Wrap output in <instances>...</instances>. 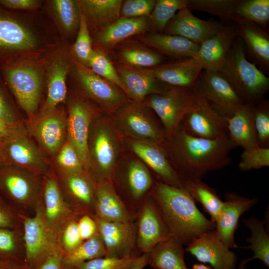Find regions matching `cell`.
<instances>
[{"mask_svg": "<svg viewBox=\"0 0 269 269\" xmlns=\"http://www.w3.org/2000/svg\"><path fill=\"white\" fill-rule=\"evenodd\" d=\"M161 146L173 168L183 182L201 180L209 172L223 168L238 145L229 137L210 140L187 134L179 126Z\"/></svg>", "mask_w": 269, "mask_h": 269, "instance_id": "cell-1", "label": "cell"}, {"mask_svg": "<svg viewBox=\"0 0 269 269\" xmlns=\"http://www.w3.org/2000/svg\"><path fill=\"white\" fill-rule=\"evenodd\" d=\"M150 192L172 237L184 245L215 229V224L200 211L185 188L158 181L153 183Z\"/></svg>", "mask_w": 269, "mask_h": 269, "instance_id": "cell-2", "label": "cell"}, {"mask_svg": "<svg viewBox=\"0 0 269 269\" xmlns=\"http://www.w3.org/2000/svg\"><path fill=\"white\" fill-rule=\"evenodd\" d=\"M220 72L245 103L256 105L269 89V78L249 61L242 40L237 36Z\"/></svg>", "mask_w": 269, "mask_h": 269, "instance_id": "cell-3", "label": "cell"}, {"mask_svg": "<svg viewBox=\"0 0 269 269\" xmlns=\"http://www.w3.org/2000/svg\"><path fill=\"white\" fill-rule=\"evenodd\" d=\"M119 132L107 118L92 122L88 140L89 173L96 183L112 181L121 151Z\"/></svg>", "mask_w": 269, "mask_h": 269, "instance_id": "cell-4", "label": "cell"}, {"mask_svg": "<svg viewBox=\"0 0 269 269\" xmlns=\"http://www.w3.org/2000/svg\"><path fill=\"white\" fill-rule=\"evenodd\" d=\"M200 96L196 88L169 86L165 93L149 95L143 102L156 115L167 137L177 130L183 119L195 107Z\"/></svg>", "mask_w": 269, "mask_h": 269, "instance_id": "cell-5", "label": "cell"}, {"mask_svg": "<svg viewBox=\"0 0 269 269\" xmlns=\"http://www.w3.org/2000/svg\"><path fill=\"white\" fill-rule=\"evenodd\" d=\"M152 112L143 102L133 101L119 109L114 123L119 133L130 139L161 145L166 137L164 130Z\"/></svg>", "mask_w": 269, "mask_h": 269, "instance_id": "cell-6", "label": "cell"}, {"mask_svg": "<svg viewBox=\"0 0 269 269\" xmlns=\"http://www.w3.org/2000/svg\"><path fill=\"white\" fill-rule=\"evenodd\" d=\"M196 89L220 115L228 119L244 102L219 71L203 70Z\"/></svg>", "mask_w": 269, "mask_h": 269, "instance_id": "cell-7", "label": "cell"}, {"mask_svg": "<svg viewBox=\"0 0 269 269\" xmlns=\"http://www.w3.org/2000/svg\"><path fill=\"white\" fill-rule=\"evenodd\" d=\"M136 248L139 254H149L160 242L172 237L157 204L148 195L137 211Z\"/></svg>", "mask_w": 269, "mask_h": 269, "instance_id": "cell-8", "label": "cell"}, {"mask_svg": "<svg viewBox=\"0 0 269 269\" xmlns=\"http://www.w3.org/2000/svg\"><path fill=\"white\" fill-rule=\"evenodd\" d=\"M180 126L187 134L198 138L215 140L229 137L227 118L216 111L201 94Z\"/></svg>", "mask_w": 269, "mask_h": 269, "instance_id": "cell-9", "label": "cell"}, {"mask_svg": "<svg viewBox=\"0 0 269 269\" xmlns=\"http://www.w3.org/2000/svg\"><path fill=\"white\" fill-rule=\"evenodd\" d=\"M23 230L24 264L34 269L50 253L58 248L54 247V236L41 209L38 208L34 216L24 220Z\"/></svg>", "mask_w": 269, "mask_h": 269, "instance_id": "cell-10", "label": "cell"}, {"mask_svg": "<svg viewBox=\"0 0 269 269\" xmlns=\"http://www.w3.org/2000/svg\"><path fill=\"white\" fill-rule=\"evenodd\" d=\"M185 251L214 269H236V254L224 244L215 229L192 240Z\"/></svg>", "mask_w": 269, "mask_h": 269, "instance_id": "cell-11", "label": "cell"}, {"mask_svg": "<svg viewBox=\"0 0 269 269\" xmlns=\"http://www.w3.org/2000/svg\"><path fill=\"white\" fill-rule=\"evenodd\" d=\"M94 219L104 245L106 257L121 258L140 255L135 252L137 251L135 220L130 222H116Z\"/></svg>", "mask_w": 269, "mask_h": 269, "instance_id": "cell-12", "label": "cell"}, {"mask_svg": "<svg viewBox=\"0 0 269 269\" xmlns=\"http://www.w3.org/2000/svg\"><path fill=\"white\" fill-rule=\"evenodd\" d=\"M76 70L83 89L106 112H114L128 103L126 94L114 84L81 64L77 65Z\"/></svg>", "mask_w": 269, "mask_h": 269, "instance_id": "cell-13", "label": "cell"}, {"mask_svg": "<svg viewBox=\"0 0 269 269\" xmlns=\"http://www.w3.org/2000/svg\"><path fill=\"white\" fill-rule=\"evenodd\" d=\"M93 118L92 109L86 103L76 100L70 104L67 118V140L75 148L86 171L89 174L88 140Z\"/></svg>", "mask_w": 269, "mask_h": 269, "instance_id": "cell-14", "label": "cell"}, {"mask_svg": "<svg viewBox=\"0 0 269 269\" xmlns=\"http://www.w3.org/2000/svg\"><path fill=\"white\" fill-rule=\"evenodd\" d=\"M124 86V93L133 101L143 102L148 96L165 93L169 86L160 82L151 68H142L122 63L115 67Z\"/></svg>", "mask_w": 269, "mask_h": 269, "instance_id": "cell-15", "label": "cell"}, {"mask_svg": "<svg viewBox=\"0 0 269 269\" xmlns=\"http://www.w3.org/2000/svg\"><path fill=\"white\" fill-rule=\"evenodd\" d=\"M5 76L18 103L31 117L36 111L40 96V82L37 72L28 67L5 69Z\"/></svg>", "mask_w": 269, "mask_h": 269, "instance_id": "cell-16", "label": "cell"}, {"mask_svg": "<svg viewBox=\"0 0 269 269\" xmlns=\"http://www.w3.org/2000/svg\"><path fill=\"white\" fill-rule=\"evenodd\" d=\"M258 202L256 197H245L234 192L225 194L221 213L216 220L215 230L224 244L230 249L237 247L235 234L241 216Z\"/></svg>", "mask_w": 269, "mask_h": 269, "instance_id": "cell-17", "label": "cell"}, {"mask_svg": "<svg viewBox=\"0 0 269 269\" xmlns=\"http://www.w3.org/2000/svg\"><path fill=\"white\" fill-rule=\"evenodd\" d=\"M224 26L217 21L200 19L185 7L179 10L170 20L163 33L180 36L199 45L219 32Z\"/></svg>", "mask_w": 269, "mask_h": 269, "instance_id": "cell-18", "label": "cell"}, {"mask_svg": "<svg viewBox=\"0 0 269 269\" xmlns=\"http://www.w3.org/2000/svg\"><path fill=\"white\" fill-rule=\"evenodd\" d=\"M67 118L53 111L29 122L28 130L47 154L56 155L67 140Z\"/></svg>", "mask_w": 269, "mask_h": 269, "instance_id": "cell-19", "label": "cell"}, {"mask_svg": "<svg viewBox=\"0 0 269 269\" xmlns=\"http://www.w3.org/2000/svg\"><path fill=\"white\" fill-rule=\"evenodd\" d=\"M131 150L146 163L157 175L160 181L171 186L184 188V183L171 166L161 145L130 139Z\"/></svg>", "mask_w": 269, "mask_h": 269, "instance_id": "cell-20", "label": "cell"}, {"mask_svg": "<svg viewBox=\"0 0 269 269\" xmlns=\"http://www.w3.org/2000/svg\"><path fill=\"white\" fill-rule=\"evenodd\" d=\"M94 212V218L109 222H130L136 218L116 191L112 181L97 183Z\"/></svg>", "mask_w": 269, "mask_h": 269, "instance_id": "cell-21", "label": "cell"}, {"mask_svg": "<svg viewBox=\"0 0 269 269\" xmlns=\"http://www.w3.org/2000/svg\"><path fill=\"white\" fill-rule=\"evenodd\" d=\"M156 78L170 87L195 89L203 67L196 56L151 68Z\"/></svg>", "mask_w": 269, "mask_h": 269, "instance_id": "cell-22", "label": "cell"}, {"mask_svg": "<svg viewBox=\"0 0 269 269\" xmlns=\"http://www.w3.org/2000/svg\"><path fill=\"white\" fill-rule=\"evenodd\" d=\"M3 154L16 166L35 174L46 172L47 164L41 151L28 137V134H21L1 142Z\"/></svg>", "mask_w": 269, "mask_h": 269, "instance_id": "cell-23", "label": "cell"}, {"mask_svg": "<svg viewBox=\"0 0 269 269\" xmlns=\"http://www.w3.org/2000/svg\"><path fill=\"white\" fill-rule=\"evenodd\" d=\"M237 37L235 24L225 25L202 42L196 56L203 70L220 71Z\"/></svg>", "mask_w": 269, "mask_h": 269, "instance_id": "cell-24", "label": "cell"}, {"mask_svg": "<svg viewBox=\"0 0 269 269\" xmlns=\"http://www.w3.org/2000/svg\"><path fill=\"white\" fill-rule=\"evenodd\" d=\"M237 36L243 42L246 54L265 74L269 70V35L259 25L246 20L236 22Z\"/></svg>", "mask_w": 269, "mask_h": 269, "instance_id": "cell-25", "label": "cell"}, {"mask_svg": "<svg viewBox=\"0 0 269 269\" xmlns=\"http://www.w3.org/2000/svg\"><path fill=\"white\" fill-rule=\"evenodd\" d=\"M151 27L149 16L120 17L102 29L97 37V41L102 47L110 49L122 41L142 33Z\"/></svg>", "mask_w": 269, "mask_h": 269, "instance_id": "cell-26", "label": "cell"}, {"mask_svg": "<svg viewBox=\"0 0 269 269\" xmlns=\"http://www.w3.org/2000/svg\"><path fill=\"white\" fill-rule=\"evenodd\" d=\"M255 105L244 103L227 119L229 138L244 149L259 146L254 123Z\"/></svg>", "mask_w": 269, "mask_h": 269, "instance_id": "cell-27", "label": "cell"}, {"mask_svg": "<svg viewBox=\"0 0 269 269\" xmlns=\"http://www.w3.org/2000/svg\"><path fill=\"white\" fill-rule=\"evenodd\" d=\"M144 40L161 55L181 60L196 56L199 45L183 37L153 31Z\"/></svg>", "mask_w": 269, "mask_h": 269, "instance_id": "cell-28", "label": "cell"}, {"mask_svg": "<svg viewBox=\"0 0 269 269\" xmlns=\"http://www.w3.org/2000/svg\"><path fill=\"white\" fill-rule=\"evenodd\" d=\"M87 172L66 174L65 184L74 201L76 215H93L97 183L94 182ZM91 216V215H90Z\"/></svg>", "mask_w": 269, "mask_h": 269, "instance_id": "cell-29", "label": "cell"}, {"mask_svg": "<svg viewBox=\"0 0 269 269\" xmlns=\"http://www.w3.org/2000/svg\"><path fill=\"white\" fill-rule=\"evenodd\" d=\"M2 178L4 187L16 201L24 205L33 202L39 194L36 174L16 166L9 169Z\"/></svg>", "mask_w": 269, "mask_h": 269, "instance_id": "cell-30", "label": "cell"}, {"mask_svg": "<svg viewBox=\"0 0 269 269\" xmlns=\"http://www.w3.org/2000/svg\"><path fill=\"white\" fill-rule=\"evenodd\" d=\"M183 246L172 237L160 242L148 254V265L153 269H188Z\"/></svg>", "mask_w": 269, "mask_h": 269, "instance_id": "cell-31", "label": "cell"}, {"mask_svg": "<svg viewBox=\"0 0 269 269\" xmlns=\"http://www.w3.org/2000/svg\"><path fill=\"white\" fill-rule=\"evenodd\" d=\"M45 219L51 227H55L61 222L66 223L76 218V214L67 206L55 179L52 177L46 178L44 185Z\"/></svg>", "mask_w": 269, "mask_h": 269, "instance_id": "cell-32", "label": "cell"}, {"mask_svg": "<svg viewBox=\"0 0 269 269\" xmlns=\"http://www.w3.org/2000/svg\"><path fill=\"white\" fill-rule=\"evenodd\" d=\"M35 40L26 28L10 17L0 13V51L27 49Z\"/></svg>", "mask_w": 269, "mask_h": 269, "instance_id": "cell-33", "label": "cell"}, {"mask_svg": "<svg viewBox=\"0 0 269 269\" xmlns=\"http://www.w3.org/2000/svg\"><path fill=\"white\" fill-rule=\"evenodd\" d=\"M125 178L132 201L141 205L142 199L150 191L154 183L148 168L140 161L133 160L128 165Z\"/></svg>", "mask_w": 269, "mask_h": 269, "instance_id": "cell-34", "label": "cell"}, {"mask_svg": "<svg viewBox=\"0 0 269 269\" xmlns=\"http://www.w3.org/2000/svg\"><path fill=\"white\" fill-rule=\"evenodd\" d=\"M184 187L195 202L202 205L204 211L210 216V220L215 223L223 205V201L216 190L202 180L184 182Z\"/></svg>", "mask_w": 269, "mask_h": 269, "instance_id": "cell-35", "label": "cell"}, {"mask_svg": "<svg viewBox=\"0 0 269 269\" xmlns=\"http://www.w3.org/2000/svg\"><path fill=\"white\" fill-rule=\"evenodd\" d=\"M106 255V251L102 238L98 233L84 241L80 245L71 252L64 254L62 269H74L80 264Z\"/></svg>", "mask_w": 269, "mask_h": 269, "instance_id": "cell-36", "label": "cell"}, {"mask_svg": "<svg viewBox=\"0 0 269 269\" xmlns=\"http://www.w3.org/2000/svg\"><path fill=\"white\" fill-rule=\"evenodd\" d=\"M243 222L251 232V236L247 239L249 245L245 247L253 252V256L249 258V260H260L269 268V236L264 223L254 216L244 219Z\"/></svg>", "mask_w": 269, "mask_h": 269, "instance_id": "cell-37", "label": "cell"}, {"mask_svg": "<svg viewBox=\"0 0 269 269\" xmlns=\"http://www.w3.org/2000/svg\"><path fill=\"white\" fill-rule=\"evenodd\" d=\"M253 22L267 31L269 23V0H238L234 19Z\"/></svg>", "mask_w": 269, "mask_h": 269, "instance_id": "cell-38", "label": "cell"}, {"mask_svg": "<svg viewBox=\"0 0 269 269\" xmlns=\"http://www.w3.org/2000/svg\"><path fill=\"white\" fill-rule=\"evenodd\" d=\"M122 0H86L83 8L102 28L120 17Z\"/></svg>", "mask_w": 269, "mask_h": 269, "instance_id": "cell-39", "label": "cell"}, {"mask_svg": "<svg viewBox=\"0 0 269 269\" xmlns=\"http://www.w3.org/2000/svg\"><path fill=\"white\" fill-rule=\"evenodd\" d=\"M67 65L62 61H57L53 65L49 79L44 114L53 111L57 105L64 100L67 92Z\"/></svg>", "mask_w": 269, "mask_h": 269, "instance_id": "cell-40", "label": "cell"}, {"mask_svg": "<svg viewBox=\"0 0 269 269\" xmlns=\"http://www.w3.org/2000/svg\"><path fill=\"white\" fill-rule=\"evenodd\" d=\"M121 63L133 67L149 68L164 63V56L148 48L133 46L126 47L120 53Z\"/></svg>", "mask_w": 269, "mask_h": 269, "instance_id": "cell-41", "label": "cell"}, {"mask_svg": "<svg viewBox=\"0 0 269 269\" xmlns=\"http://www.w3.org/2000/svg\"><path fill=\"white\" fill-rule=\"evenodd\" d=\"M188 0H157L150 18L155 32L163 33L170 20L180 9L187 7Z\"/></svg>", "mask_w": 269, "mask_h": 269, "instance_id": "cell-42", "label": "cell"}, {"mask_svg": "<svg viewBox=\"0 0 269 269\" xmlns=\"http://www.w3.org/2000/svg\"><path fill=\"white\" fill-rule=\"evenodd\" d=\"M238 0H188L187 7L208 13L224 20L234 19V10Z\"/></svg>", "mask_w": 269, "mask_h": 269, "instance_id": "cell-43", "label": "cell"}, {"mask_svg": "<svg viewBox=\"0 0 269 269\" xmlns=\"http://www.w3.org/2000/svg\"><path fill=\"white\" fill-rule=\"evenodd\" d=\"M88 64L95 74L114 84L124 93L121 79L106 53L98 49H93Z\"/></svg>", "mask_w": 269, "mask_h": 269, "instance_id": "cell-44", "label": "cell"}, {"mask_svg": "<svg viewBox=\"0 0 269 269\" xmlns=\"http://www.w3.org/2000/svg\"><path fill=\"white\" fill-rule=\"evenodd\" d=\"M53 7L63 26L68 31L79 26L81 11L78 2L72 0H55Z\"/></svg>", "mask_w": 269, "mask_h": 269, "instance_id": "cell-45", "label": "cell"}, {"mask_svg": "<svg viewBox=\"0 0 269 269\" xmlns=\"http://www.w3.org/2000/svg\"><path fill=\"white\" fill-rule=\"evenodd\" d=\"M254 123L258 145L269 147V101L263 99L255 105Z\"/></svg>", "mask_w": 269, "mask_h": 269, "instance_id": "cell-46", "label": "cell"}, {"mask_svg": "<svg viewBox=\"0 0 269 269\" xmlns=\"http://www.w3.org/2000/svg\"><path fill=\"white\" fill-rule=\"evenodd\" d=\"M56 158L57 165L66 174L87 172L77 151L67 140L56 154Z\"/></svg>", "mask_w": 269, "mask_h": 269, "instance_id": "cell-47", "label": "cell"}, {"mask_svg": "<svg viewBox=\"0 0 269 269\" xmlns=\"http://www.w3.org/2000/svg\"><path fill=\"white\" fill-rule=\"evenodd\" d=\"M269 166V147L256 146L244 149L238 164L244 171L259 169Z\"/></svg>", "mask_w": 269, "mask_h": 269, "instance_id": "cell-48", "label": "cell"}, {"mask_svg": "<svg viewBox=\"0 0 269 269\" xmlns=\"http://www.w3.org/2000/svg\"><path fill=\"white\" fill-rule=\"evenodd\" d=\"M138 257L130 256L119 258L104 256L85 262L74 269H132Z\"/></svg>", "mask_w": 269, "mask_h": 269, "instance_id": "cell-49", "label": "cell"}, {"mask_svg": "<svg viewBox=\"0 0 269 269\" xmlns=\"http://www.w3.org/2000/svg\"><path fill=\"white\" fill-rule=\"evenodd\" d=\"M92 51V41L88 23L81 12L79 30L74 45V51L81 62L88 64Z\"/></svg>", "mask_w": 269, "mask_h": 269, "instance_id": "cell-50", "label": "cell"}, {"mask_svg": "<svg viewBox=\"0 0 269 269\" xmlns=\"http://www.w3.org/2000/svg\"><path fill=\"white\" fill-rule=\"evenodd\" d=\"M155 2V0H126L123 1L120 10V17L149 16L154 8Z\"/></svg>", "mask_w": 269, "mask_h": 269, "instance_id": "cell-51", "label": "cell"}, {"mask_svg": "<svg viewBox=\"0 0 269 269\" xmlns=\"http://www.w3.org/2000/svg\"><path fill=\"white\" fill-rule=\"evenodd\" d=\"M76 218L69 220L64 228L62 238L64 254L72 252L83 242L82 240Z\"/></svg>", "mask_w": 269, "mask_h": 269, "instance_id": "cell-52", "label": "cell"}, {"mask_svg": "<svg viewBox=\"0 0 269 269\" xmlns=\"http://www.w3.org/2000/svg\"><path fill=\"white\" fill-rule=\"evenodd\" d=\"M79 232L82 240H87L98 233L95 219L89 215H84L77 221Z\"/></svg>", "mask_w": 269, "mask_h": 269, "instance_id": "cell-53", "label": "cell"}, {"mask_svg": "<svg viewBox=\"0 0 269 269\" xmlns=\"http://www.w3.org/2000/svg\"><path fill=\"white\" fill-rule=\"evenodd\" d=\"M27 130L22 123L7 124L0 121V142L11 139L16 136L27 134Z\"/></svg>", "mask_w": 269, "mask_h": 269, "instance_id": "cell-54", "label": "cell"}, {"mask_svg": "<svg viewBox=\"0 0 269 269\" xmlns=\"http://www.w3.org/2000/svg\"><path fill=\"white\" fill-rule=\"evenodd\" d=\"M0 121L10 124L21 123L17 120L12 107L0 87Z\"/></svg>", "mask_w": 269, "mask_h": 269, "instance_id": "cell-55", "label": "cell"}, {"mask_svg": "<svg viewBox=\"0 0 269 269\" xmlns=\"http://www.w3.org/2000/svg\"><path fill=\"white\" fill-rule=\"evenodd\" d=\"M63 255L58 248L50 253L34 269H62Z\"/></svg>", "mask_w": 269, "mask_h": 269, "instance_id": "cell-56", "label": "cell"}, {"mask_svg": "<svg viewBox=\"0 0 269 269\" xmlns=\"http://www.w3.org/2000/svg\"><path fill=\"white\" fill-rule=\"evenodd\" d=\"M15 249V241L11 232L0 229V252L11 253Z\"/></svg>", "mask_w": 269, "mask_h": 269, "instance_id": "cell-57", "label": "cell"}, {"mask_svg": "<svg viewBox=\"0 0 269 269\" xmlns=\"http://www.w3.org/2000/svg\"><path fill=\"white\" fill-rule=\"evenodd\" d=\"M37 1L33 0H0V4L8 8L25 9L34 7Z\"/></svg>", "mask_w": 269, "mask_h": 269, "instance_id": "cell-58", "label": "cell"}, {"mask_svg": "<svg viewBox=\"0 0 269 269\" xmlns=\"http://www.w3.org/2000/svg\"><path fill=\"white\" fill-rule=\"evenodd\" d=\"M148 263V254H142L137 258L132 269H143Z\"/></svg>", "mask_w": 269, "mask_h": 269, "instance_id": "cell-59", "label": "cell"}, {"mask_svg": "<svg viewBox=\"0 0 269 269\" xmlns=\"http://www.w3.org/2000/svg\"><path fill=\"white\" fill-rule=\"evenodd\" d=\"M0 269H30L24 263H12L5 265H0Z\"/></svg>", "mask_w": 269, "mask_h": 269, "instance_id": "cell-60", "label": "cell"}, {"mask_svg": "<svg viewBox=\"0 0 269 269\" xmlns=\"http://www.w3.org/2000/svg\"><path fill=\"white\" fill-rule=\"evenodd\" d=\"M10 224V220L7 216L0 209V227H6Z\"/></svg>", "mask_w": 269, "mask_h": 269, "instance_id": "cell-61", "label": "cell"}, {"mask_svg": "<svg viewBox=\"0 0 269 269\" xmlns=\"http://www.w3.org/2000/svg\"><path fill=\"white\" fill-rule=\"evenodd\" d=\"M192 269H214L212 267L205 265L203 264H195L192 266Z\"/></svg>", "mask_w": 269, "mask_h": 269, "instance_id": "cell-62", "label": "cell"}, {"mask_svg": "<svg viewBox=\"0 0 269 269\" xmlns=\"http://www.w3.org/2000/svg\"><path fill=\"white\" fill-rule=\"evenodd\" d=\"M250 262L249 259H244L240 263L237 269H248L246 267L247 264Z\"/></svg>", "mask_w": 269, "mask_h": 269, "instance_id": "cell-63", "label": "cell"}, {"mask_svg": "<svg viewBox=\"0 0 269 269\" xmlns=\"http://www.w3.org/2000/svg\"><path fill=\"white\" fill-rule=\"evenodd\" d=\"M5 160V156L3 154V151L0 149V164L3 163Z\"/></svg>", "mask_w": 269, "mask_h": 269, "instance_id": "cell-64", "label": "cell"}]
</instances>
